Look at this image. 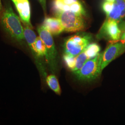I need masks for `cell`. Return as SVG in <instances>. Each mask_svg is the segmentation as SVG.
Masks as SVG:
<instances>
[{
  "label": "cell",
  "mask_w": 125,
  "mask_h": 125,
  "mask_svg": "<svg viewBox=\"0 0 125 125\" xmlns=\"http://www.w3.org/2000/svg\"><path fill=\"white\" fill-rule=\"evenodd\" d=\"M0 22L5 31L11 38L19 42L25 39L24 28L11 6L8 5L1 14Z\"/></svg>",
  "instance_id": "6da1fadb"
},
{
  "label": "cell",
  "mask_w": 125,
  "mask_h": 125,
  "mask_svg": "<svg viewBox=\"0 0 125 125\" xmlns=\"http://www.w3.org/2000/svg\"><path fill=\"white\" fill-rule=\"evenodd\" d=\"M100 50V46L96 43L90 44L83 52L75 56L64 54L63 56L64 62L68 69L75 72L80 69L87 61L95 57Z\"/></svg>",
  "instance_id": "7a4b0ae2"
},
{
  "label": "cell",
  "mask_w": 125,
  "mask_h": 125,
  "mask_svg": "<svg viewBox=\"0 0 125 125\" xmlns=\"http://www.w3.org/2000/svg\"><path fill=\"white\" fill-rule=\"evenodd\" d=\"M103 52L85 62L79 70L73 72L76 77L82 81H91L95 79L100 75Z\"/></svg>",
  "instance_id": "3957f363"
},
{
  "label": "cell",
  "mask_w": 125,
  "mask_h": 125,
  "mask_svg": "<svg viewBox=\"0 0 125 125\" xmlns=\"http://www.w3.org/2000/svg\"><path fill=\"white\" fill-rule=\"evenodd\" d=\"M38 31L46 48V55L45 57L46 61L52 72L55 73L58 68L57 52L52 34L43 26L38 28Z\"/></svg>",
  "instance_id": "277c9868"
},
{
  "label": "cell",
  "mask_w": 125,
  "mask_h": 125,
  "mask_svg": "<svg viewBox=\"0 0 125 125\" xmlns=\"http://www.w3.org/2000/svg\"><path fill=\"white\" fill-rule=\"evenodd\" d=\"M91 36L87 33L76 34L67 39L64 44V54L75 56L81 53L90 44Z\"/></svg>",
  "instance_id": "5b68a950"
},
{
  "label": "cell",
  "mask_w": 125,
  "mask_h": 125,
  "mask_svg": "<svg viewBox=\"0 0 125 125\" xmlns=\"http://www.w3.org/2000/svg\"><path fill=\"white\" fill-rule=\"evenodd\" d=\"M55 14L60 21L65 31H79L85 28V21L82 15L71 11H62L55 13Z\"/></svg>",
  "instance_id": "8992f818"
},
{
  "label": "cell",
  "mask_w": 125,
  "mask_h": 125,
  "mask_svg": "<svg viewBox=\"0 0 125 125\" xmlns=\"http://www.w3.org/2000/svg\"><path fill=\"white\" fill-rule=\"evenodd\" d=\"M125 52V42H120L109 45L103 52L101 70H103L110 62Z\"/></svg>",
  "instance_id": "52a82bcc"
},
{
  "label": "cell",
  "mask_w": 125,
  "mask_h": 125,
  "mask_svg": "<svg viewBox=\"0 0 125 125\" xmlns=\"http://www.w3.org/2000/svg\"><path fill=\"white\" fill-rule=\"evenodd\" d=\"M121 31L116 21L107 19L101 27L97 35L99 39L104 38L112 41L120 39Z\"/></svg>",
  "instance_id": "ba28073f"
},
{
  "label": "cell",
  "mask_w": 125,
  "mask_h": 125,
  "mask_svg": "<svg viewBox=\"0 0 125 125\" xmlns=\"http://www.w3.org/2000/svg\"><path fill=\"white\" fill-rule=\"evenodd\" d=\"M15 5L21 20L25 25L32 28L31 23V8L28 0H11Z\"/></svg>",
  "instance_id": "9c48e42d"
},
{
  "label": "cell",
  "mask_w": 125,
  "mask_h": 125,
  "mask_svg": "<svg viewBox=\"0 0 125 125\" xmlns=\"http://www.w3.org/2000/svg\"><path fill=\"white\" fill-rule=\"evenodd\" d=\"M50 33L54 35H57L64 31V28L59 19L54 17H46L42 25Z\"/></svg>",
  "instance_id": "30bf717a"
},
{
  "label": "cell",
  "mask_w": 125,
  "mask_h": 125,
  "mask_svg": "<svg viewBox=\"0 0 125 125\" xmlns=\"http://www.w3.org/2000/svg\"><path fill=\"white\" fill-rule=\"evenodd\" d=\"M46 82L50 88L56 94L60 95L61 93L60 86L57 77L54 75H51L47 76Z\"/></svg>",
  "instance_id": "8fae6325"
},
{
  "label": "cell",
  "mask_w": 125,
  "mask_h": 125,
  "mask_svg": "<svg viewBox=\"0 0 125 125\" xmlns=\"http://www.w3.org/2000/svg\"><path fill=\"white\" fill-rule=\"evenodd\" d=\"M70 11L81 15H85L86 12L84 8L79 1L70 5Z\"/></svg>",
  "instance_id": "7c38bea8"
},
{
  "label": "cell",
  "mask_w": 125,
  "mask_h": 125,
  "mask_svg": "<svg viewBox=\"0 0 125 125\" xmlns=\"http://www.w3.org/2000/svg\"><path fill=\"white\" fill-rule=\"evenodd\" d=\"M114 6V2H111L109 1H105L102 5V8L104 13H106L107 16L112 12Z\"/></svg>",
  "instance_id": "4fadbf2b"
},
{
  "label": "cell",
  "mask_w": 125,
  "mask_h": 125,
  "mask_svg": "<svg viewBox=\"0 0 125 125\" xmlns=\"http://www.w3.org/2000/svg\"><path fill=\"white\" fill-rule=\"evenodd\" d=\"M121 12V18L122 20L125 17V0H115V2Z\"/></svg>",
  "instance_id": "5bb4252c"
},
{
  "label": "cell",
  "mask_w": 125,
  "mask_h": 125,
  "mask_svg": "<svg viewBox=\"0 0 125 125\" xmlns=\"http://www.w3.org/2000/svg\"><path fill=\"white\" fill-rule=\"evenodd\" d=\"M57 1H58L59 3L63 5H71L73 3L76 2L78 0H55Z\"/></svg>",
  "instance_id": "9a60e30c"
},
{
  "label": "cell",
  "mask_w": 125,
  "mask_h": 125,
  "mask_svg": "<svg viewBox=\"0 0 125 125\" xmlns=\"http://www.w3.org/2000/svg\"><path fill=\"white\" fill-rule=\"evenodd\" d=\"M121 39L122 41L125 42V31L124 32V33L122 34L121 37Z\"/></svg>",
  "instance_id": "2e32d148"
},
{
  "label": "cell",
  "mask_w": 125,
  "mask_h": 125,
  "mask_svg": "<svg viewBox=\"0 0 125 125\" xmlns=\"http://www.w3.org/2000/svg\"><path fill=\"white\" fill-rule=\"evenodd\" d=\"M107 1H109V2H115V0H105Z\"/></svg>",
  "instance_id": "e0dca14e"
},
{
  "label": "cell",
  "mask_w": 125,
  "mask_h": 125,
  "mask_svg": "<svg viewBox=\"0 0 125 125\" xmlns=\"http://www.w3.org/2000/svg\"><path fill=\"white\" fill-rule=\"evenodd\" d=\"M1 9H2V5H1V0H0V13Z\"/></svg>",
  "instance_id": "ac0fdd59"
},
{
  "label": "cell",
  "mask_w": 125,
  "mask_h": 125,
  "mask_svg": "<svg viewBox=\"0 0 125 125\" xmlns=\"http://www.w3.org/2000/svg\"><path fill=\"white\" fill-rule=\"evenodd\" d=\"M40 0V1H43V0Z\"/></svg>",
  "instance_id": "d6986e66"
}]
</instances>
